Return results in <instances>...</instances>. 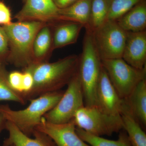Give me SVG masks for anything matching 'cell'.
Wrapping results in <instances>:
<instances>
[{
  "label": "cell",
  "mask_w": 146,
  "mask_h": 146,
  "mask_svg": "<svg viewBox=\"0 0 146 146\" xmlns=\"http://www.w3.org/2000/svg\"><path fill=\"white\" fill-rule=\"evenodd\" d=\"M58 10L52 0H26L15 18L18 21H38L52 25L59 22Z\"/></svg>",
  "instance_id": "obj_9"
},
{
  "label": "cell",
  "mask_w": 146,
  "mask_h": 146,
  "mask_svg": "<svg viewBox=\"0 0 146 146\" xmlns=\"http://www.w3.org/2000/svg\"><path fill=\"white\" fill-rule=\"evenodd\" d=\"M23 76V72L18 71H12L8 74V81L10 86L14 91L22 95Z\"/></svg>",
  "instance_id": "obj_24"
},
{
  "label": "cell",
  "mask_w": 146,
  "mask_h": 146,
  "mask_svg": "<svg viewBox=\"0 0 146 146\" xmlns=\"http://www.w3.org/2000/svg\"><path fill=\"white\" fill-rule=\"evenodd\" d=\"M73 119L61 124L48 122L43 117L35 129L45 133L56 146H91L81 139L76 132Z\"/></svg>",
  "instance_id": "obj_10"
},
{
  "label": "cell",
  "mask_w": 146,
  "mask_h": 146,
  "mask_svg": "<svg viewBox=\"0 0 146 146\" xmlns=\"http://www.w3.org/2000/svg\"><path fill=\"white\" fill-rule=\"evenodd\" d=\"M111 0H92L89 22L85 30L92 31L107 20Z\"/></svg>",
  "instance_id": "obj_21"
},
{
  "label": "cell",
  "mask_w": 146,
  "mask_h": 146,
  "mask_svg": "<svg viewBox=\"0 0 146 146\" xmlns=\"http://www.w3.org/2000/svg\"><path fill=\"white\" fill-rule=\"evenodd\" d=\"M5 129L8 131V138L4 141L3 146H56L49 136L35 129L34 138L27 136L13 124L6 121Z\"/></svg>",
  "instance_id": "obj_13"
},
{
  "label": "cell",
  "mask_w": 146,
  "mask_h": 146,
  "mask_svg": "<svg viewBox=\"0 0 146 146\" xmlns=\"http://www.w3.org/2000/svg\"><path fill=\"white\" fill-rule=\"evenodd\" d=\"M23 95L25 99L27 95L31 91L33 88L34 80L32 75L28 71L23 70Z\"/></svg>",
  "instance_id": "obj_25"
},
{
  "label": "cell",
  "mask_w": 146,
  "mask_h": 146,
  "mask_svg": "<svg viewBox=\"0 0 146 146\" xmlns=\"http://www.w3.org/2000/svg\"><path fill=\"white\" fill-rule=\"evenodd\" d=\"M96 107L103 112L120 115L123 102L110 80L102 66L96 91Z\"/></svg>",
  "instance_id": "obj_11"
},
{
  "label": "cell",
  "mask_w": 146,
  "mask_h": 146,
  "mask_svg": "<svg viewBox=\"0 0 146 146\" xmlns=\"http://www.w3.org/2000/svg\"><path fill=\"white\" fill-rule=\"evenodd\" d=\"M47 24L38 21H17L3 26L9 41L8 60L25 69L33 62V45L35 36Z\"/></svg>",
  "instance_id": "obj_3"
},
{
  "label": "cell",
  "mask_w": 146,
  "mask_h": 146,
  "mask_svg": "<svg viewBox=\"0 0 146 146\" xmlns=\"http://www.w3.org/2000/svg\"><path fill=\"white\" fill-rule=\"evenodd\" d=\"M120 116L123 129L127 133L131 146H146L145 132L133 115L125 99H123Z\"/></svg>",
  "instance_id": "obj_15"
},
{
  "label": "cell",
  "mask_w": 146,
  "mask_h": 146,
  "mask_svg": "<svg viewBox=\"0 0 146 146\" xmlns=\"http://www.w3.org/2000/svg\"><path fill=\"white\" fill-rule=\"evenodd\" d=\"M142 1L111 0L106 21H117Z\"/></svg>",
  "instance_id": "obj_23"
},
{
  "label": "cell",
  "mask_w": 146,
  "mask_h": 146,
  "mask_svg": "<svg viewBox=\"0 0 146 146\" xmlns=\"http://www.w3.org/2000/svg\"><path fill=\"white\" fill-rule=\"evenodd\" d=\"M90 32L94 46L102 60L122 58L127 32L117 21L107 20Z\"/></svg>",
  "instance_id": "obj_6"
},
{
  "label": "cell",
  "mask_w": 146,
  "mask_h": 146,
  "mask_svg": "<svg viewBox=\"0 0 146 146\" xmlns=\"http://www.w3.org/2000/svg\"><path fill=\"white\" fill-rule=\"evenodd\" d=\"M53 2L58 9H63L69 7L78 0H52Z\"/></svg>",
  "instance_id": "obj_28"
},
{
  "label": "cell",
  "mask_w": 146,
  "mask_h": 146,
  "mask_svg": "<svg viewBox=\"0 0 146 146\" xmlns=\"http://www.w3.org/2000/svg\"><path fill=\"white\" fill-rule=\"evenodd\" d=\"M6 120L0 113V133L3 130L5 129Z\"/></svg>",
  "instance_id": "obj_29"
},
{
  "label": "cell",
  "mask_w": 146,
  "mask_h": 146,
  "mask_svg": "<svg viewBox=\"0 0 146 146\" xmlns=\"http://www.w3.org/2000/svg\"><path fill=\"white\" fill-rule=\"evenodd\" d=\"M116 21L126 32L146 30V0H142Z\"/></svg>",
  "instance_id": "obj_16"
},
{
  "label": "cell",
  "mask_w": 146,
  "mask_h": 146,
  "mask_svg": "<svg viewBox=\"0 0 146 146\" xmlns=\"http://www.w3.org/2000/svg\"><path fill=\"white\" fill-rule=\"evenodd\" d=\"M79 56L73 54L53 63H33L23 69L31 73L34 80L26 100L47 93L60 91L68 85L78 71Z\"/></svg>",
  "instance_id": "obj_1"
},
{
  "label": "cell",
  "mask_w": 146,
  "mask_h": 146,
  "mask_svg": "<svg viewBox=\"0 0 146 146\" xmlns=\"http://www.w3.org/2000/svg\"><path fill=\"white\" fill-rule=\"evenodd\" d=\"M53 50L52 35L50 25H47L39 31L35 39L33 63L46 62L47 56Z\"/></svg>",
  "instance_id": "obj_19"
},
{
  "label": "cell",
  "mask_w": 146,
  "mask_h": 146,
  "mask_svg": "<svg viewBox=\"0 0 146 146\" xmlns=\"http://www.w3.org/2000/svg\"><path fill=\"white\" fill-rule=\"evenodd\" d=\"M9 51L8 37L3 27L0 26V60L5 56Z\"/></svg>",
  "instance_id": "obj_27"
},
{
  "label": "cell",
  "mask_w": 146,
  "mask_h": 146,
  "mask_svg": "<svg viewBox=\"0 0 146 146\" xmlns=\"http://www.w3.org/2000/svg\"><path fill=\"white\" fill-rule=\"evenodd\" d=\"M8 74L0 62V101H12L25 105L27 100L23 96L14 91L10 86Z\"/></svg>",
  "instance_id": "obj_22"
},
{
  "label": "cell",
  "mask_w": 146,
  "mask_h": 146,
  "mask_svg": "<svg viewBox=\"0 0 146 146\" xmlns=\"http://www.w3.org/2000/svg\"><path fill=\"white\" fill-rule=\"evenodd\" d=\"M73 119L76 127L95 136H110L123 129L120 115L106 114L96 106H83Z\"/></svg>",
  "instance_id": "obj_5"
},
{
  "label": "cell",
  "mask_w": 146,
  "mask_h": 146,
  "mask_svg": "<svg viewBox=\"0 0 146 146\" xmlns=\"http://www.w3.org/2000/svg\"><path fill=\"white\" fill-rule=\"evenodd\" d=\"M52 25L55 26L52 35L53 50L75 44L84 28L82 24L70 21H59Z\"/></svg>",
  "instance_id": "obj_14"
},
{
  "label": "cell",
  "mask_w": 146,
  "mask_h": 146,
  "mask_svg": "<svg viewBox=\"0 0 146 146\" xmlns=\"http://www.w3.org/2000/svg\"><path fill=\"white\" fill-rule=\"evenodd\" d=\"M102 68V59L94 46L91 32L86 30L78 71L84 106H96L97 88Z\"/></svg>",
  "instance_id": "obj_4"
},
{
  "label": "cell",
  "mask_w": 146,
  "mask_h": 146,
  "mask_svg": "<svg viewBox=\"0 0 146 146\" xmlns=\"http://www.w3.org/2000/svg\"><path fill=\"white\" fill-rule=\"evenodd\" d=\"M11 13L9 8L5 4L0 1V25H7L12 23Z\"/></svg>",
  "instance_id": "obj_26"
},
{
  "label": "cell",
  "mask_w": 146,
  "mask_h": 146,
  "mask_svg": "<svg viewBox=\"0 0 146 146\" xmlns=\"http://www.w3.org/2000/svg\"><path fill=\"white\" fill-rule=\"evenodd\" d=\"M76 132L82 141L91 146H131L127 133L123 129L119 132L117 140L92 135L78 127H76Z\"/></svg>",
  "instance_id": "obj_20"
},
{
  "label": "cell",
  "mask_w": 146,
  "mask_h": 146,
  "mask_svg": "<svg viewBox=\"0 0 146 146\" xmlns=\"http://www.w3.org/2000/svg\"><path fill=\"white\" fill-rule=\"evenodd\" d=\"M11 146H14V145H11Z\"/></svg>",
  "instance_id": "obj_31"
},
{
  "label": "cell",
  "mask_w": 146,
  "mask_h": 146,
  "mask_svg": "<svg viewBox=\"0 0 146 146\" xmlns=\"http://www.w3.org/2000/svg\"><path fill=\"white\" fill-rule=\"evenodd\" d=\"M26 0H23V2L24 3L25 2V1Z\"/></svg>",
  "instance_id": "obj_30"
},
{
  "label": "cell",
  "mask_w": 146,
  "mask_h": 146,
  "mask_svg": "<svg viewBox=\"0 0 146 146\" xmlns=\"http://www.w3.org/2000/svg\"><path fill=\"white\" fill-rule=\"evenodd\" d=\"M102 65L112 85L122 99H125L136 85L146 78V67L138 69L122 58L102 60Z\"/></svg>",
  "instance_id": "obj_7"
},
{
  "label": "cell",
  "mask_w": 146,
  "mask_h": 146,
  "mask_svg": "<svg viewBox=\"0 0 146 146\" xmlns=\"http://www.w3.org/2000/svg\"><path fill=\"white\" fill-rule=\"evenodd\" d=\"M67 86V89L56 105L44 116L48 122L55 124L68 123L73 119L78 110L84 106L78 72Z\"/></svg>",
  "instance_id": "obj_8"
},
{
  "label": "cell",
  "mask_w": 146,
  "mask_h": 146,
  "mask_svg": "<svg viewBox=\"0 0 146 146\" xmlns=\"http://www.w3.org/2000/svg\"><path fill=\"white\" fill-rule=\"evenodd\" d=\"M92 0H78L69 7L58 10L59 21H70L87 26L90 18Z\"/></svg>",
  "instance_id": "obj_18"
},
{
  "label": "cell",
  "mask_w": 146,
  "mask_h": 146,
  "mask_svg": "<svg viewBox=\"0 0 146 146\" xmlns=\"http://www.w3.org/2000/svg\"><path fill=\"white\" fill-rule=\"evenodd\" d=\"M64 91L47 93L29 100L28 106L14 110L8 105L0 104V113L5 120L13 124L27 136H31L45 114L56 105Z\"/></svg>",
  "instance_id": "obj_2"
},
{
  "label": "cell",
  "mask_w": 146,
  "mask_h": 146,
  "mask_svg": "<svg viewBox=\"0 0 146 146\" xmlns=\"http://www.w3.org/2000/svg\"><path fill=\"white\" fill-rule=\"evenodd\" d=\"M122 58L136 69L141 70L146 67V30L127 32Z\"/></svg>",
  "instance_id": "obj_12"
},
{
  "label": "cell",
  "mask_w": 146,
  "mask_h": 146,
  "mask_svg": "<svg viewBox=\"0 0 146 146\" xmlns=\"http://www.w3.org/2000/svg\"><path fill=\"white\" fill-rule=\"evenodd\" d=\"M143 129L146 127V79L142 80L125 99Z\"/></svg>",
  "instance_id": "obj_17"
}]
</instances>
